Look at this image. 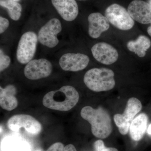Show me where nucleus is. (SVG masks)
Returning <instances> with one entry per match:
<instances>
[{
	"mask_svg": "<svg viewBox=\"0 0 151 151\" xmlns=\"http://www.w3.org/2000/svg\"><path fill=\"white\" fill-rule=\"evenodd\" d=\"M147 133L151 135V124L149 126L147 129Z\"/></svg>",
	"mask_w": 151,
	"mask_h": 151,
	"instance_id": "a878e982",
	"label": "nucleus"
},
{
	"mask_svg": "<svg viewBox=\"0 0 151 151\" xmlns=\"http://www.w3.org/2000/svg\"><path fill=\"white\" fill-rule=\"evenodd\" d=\"M58 14L64 20L71 22L77 18L79 8L76 0H50Z\"/></svg>",
	"mask_w": 151,
	"mask_h": 151,
	"instance_id": "ddd939ff",
	"label": "nucleus"
},
{
	"mask_svg": "<svg viewBox=\"0 0 151 151\" xmlns=\"http://www.w3.org/2000/svg\"><path fill=\"white\" fill-rule=\"evenodd\" d=\"M82 119L91 124L92 134L96 137L104 139L108 137L113 130L111 117L108 111L102 107L95 109L90 106L81 109Z\"/></svg>",
	"mask_w": 151,
	"mask_h": 151,
	"instance_id": "f257e3e1",
	"label": "nucleus"
},
{
	"mask_svg": "<svg viewBox=\"0 0 151 151\" xmlns=\"http://www.w3.org/2000/svg\"><path fill=\"white\" fill-rule=\"evenodd\" d=\"M150 4L151 5V0H150Z\"/></svg>",
	"mask_w": 151,
	"mask_h": 151,
	"instance_id": "c756f323",
	"label": "nucleus"
},
{
	"mask_svg": "<svg viewBox=\"0 0 151 151\" xmlns=\"http://www.w3.org/2000/svg\"><path fill=\"white\" fill-rule=\"evenodd\" d=\"M59 19L52 18L42 27L38 32V39L42 45L49 48L55 47L59 43L57 35L62 31Z\"/></svg>",
	"mask_w": 151,
	"mask_h": 151,
	"instance_id": "0eeeda50",
	"label": "nucleus"
},
{
	"mask_svg": "<svg viewBox=\"0 0 151 151\" xmlns=\"http://www.w3.org/2000/svg\"><path fill=\"white\" fill-rule=\"evenodd\" d=\"M64 147L60 142H56L52 145L46 151H64Z\"/></svg>",
	"mask_w": 151,
	"mask_h": 151,
	"instance_id": "5701e85b",
	"label": "nucleus"
},
{
	"mask_svg": "<svg viewBox=\"0 0 151 151\" xmlns=\"http://www.w3.org/2000/svg\"><path fill=\"white\" fill-rule=\"evenodd\" d=\"M94 148L95 151H118L115 148L105 147L104 142L102 140L95 141L94 144Z\"/></svg>",
	"mask_w": 151,
	"mask_h": 151,
	"instance_id": "412c9836",
	"label": "nucleus"
},
{
	"mask_svg": "<svg viewBox=\"0 0 151 151\" xmlns=\"http://www.w3.org/2000/svg\"><path fill=\"white\" fill-rule=\"evenodd\" d=\"M91 51L95 60L105 65L113 64L119 58V55L117 50L106 42L96 44L92 46Z\"/></svg>",
	"mask_w": 151,
	"mask_h": 151,
	"instance_id": "9b49d317",
	"label": "nucleus"
},
{
	"mask_svg": "<svg viewBox=\"0 0 151 151\" xmlns=\"http://www.w3.org/2000/svg\"><path fill=\"white\" fill-rule=\"evenodd\" d=\"M79 95L73 86H64L59 89L52 91L45 94L42 100L45 107L58 111L71 110L78 103Z\"/></svg>",
	"mask_w": 151,
	"mask_h": 151,
	"instance_id": "f03ea898",
	"label": "nucleus"
},
{
	"mask_svg": "<svg viewBox=\"0 0 151 151\" xmlns=\"http://www.w3.org/2000/svg\"><path fill=\"white\" fill-rule=\"evenodd\" d=\"M148 122L147 114L142 113L134 119L129 128L130 136L135 141L140 140L145 134Z\"/></svg>",
	"mask_w": 151,
	"mask_h": 151,
	"instance_id": "dca6fc26",
	"label": "nucleus"
},
{
	"mask_svg": "<svg viewBox=\"0 0 151 151\" xmlns=\"http://www.w3.org/2000/svg\"><path fill=\"white\" fill-rule=\"evenodd\" d=\"M34 151H42V150H41V149H38V150H36Z\"/></svg>",
	"mask_w": 151,
	"mask_h": 151,
	"instance_id": "bb28decb",
	"label": "nucleus"
},
{
	"mask_svg": "<svg viewBox=\"0 0 151 151\" xmlns=\"http://www.w3.org/2000/svg\"><path fill=\"white\" fill-rule=\"evenodd\" d=\"M113 70L109 68H93L85 73L84 82L89 89L94 92L109 91L116 85Z\"/></svg>",
	"mask_w": 151,
	"mask_h": 151,
	"instance_id": "7ed1b4c3",
	"label": "nucleus"
},
{
	"mask_svg": "<svg viewBox=\"0 0 151 151\" xmlns=\"http://www.w3.org/2000/svg\"><path fill=\"white\" fill-rule=\"evenodd\" d=\"M151 41L145 35H140L136 40L129 41L127 44V47L129 51L134 52L139 57L145 56L146 51L150 47Z\"/></svg>",
	"mask_w": 151,
	"mask_h": 151,
	"instance_id": "a211bd4d",
	"label": "nucleus"
},
{
	"mask_svg": "<svg viewBox=\"0 0 151 151\" xmlns=\"http://www.w3.org/2000/svg\"><path fill=\"white\" fill-rule=\"evenodd\" d=\"M76 1H87V0H76Z\"/></svg>",
	"mask_w": 151,
	"mask_h": 151,
	"instance_id": "cd10ccee",
	"label": "nucleus"
},
{
	"mask_svg": "<svg viewBox=\"0 0 151 151\" xmlns=\"http://www.w3.org/2000/svg\"><path fill=\"white\" fill-rule=\"evenodd\" d=\"M38 36L35 32L28 31L22 35L17 50V58L21 64H27L32 60L36 51Z\"/></svg>",
	"mask_w": 151,
	"mask_h": 151,
	"instance_id": "423d86ee",
	"label": "nucleus"
},
{
	"mask_svg": "<svg viewBox=\"0 0 151 151\" xmlns=\"http://www.w3.org/2000/svg\"><path fill=\"white\" fill-rule=\"evenodd\" d=\"M52 70L51 63L45 58L32 60L24 68L25 77L30 80H35L47 78Z\"/></svg>",
	"mask_w": 151,
	"mask_h": 151,
	"instance_id": "1a4fd4ad",
	"label": "nucleus"
},
{
	"mask_svg": "<svg viewBox=\"0 0 151 151\" xmlns=\"http://www.w3.org/2000/svg\"><path fill=\"white\" fill-rule=\"evenodd\" d=\"M64 151H77L75 147L71 144L67 145L64 147Z\"/></svg>",
	"mask_w": 151,
	"mask_h": 151,
	"instance_id": "b1692460",
	"label": "nucleus"
},
{
	"mask_svg": "<svg viewBox=\"0 0 151 151\" xmlns=\"http://www.w3.org/2000/svg\"><path fill=\"white\" fill-rule=\"evenodd\" d=\"M13 1H19V2L21 0H13Z\"/></svg>",
	"mask_w": 151,
	"mask_h": 151,
	"instance_id": "c85d7f7f",
	"label": "nucleus"
},
{
	"mask_svg": "<svg viewBox=\"0 0 151 151\" xmlns=\"http://www.w3.org/2000/svg\"><path fill=\"white\" fill-rule=\"evenodd\" d=\"M10 58L5 54L2 50H0V71H4L9 66L11 63Z\"/></svg>",
	"mask_w": 151,
	"mask_h": 151,
	"instance_id": "aec40b11",
	"label": "nucleus"
},
{
	"mask_svg": "<svg viewBox=\"0 0 151 151\" xmlns=\"http://www.w3.org/2000/svg\"><path fill=\"white\" fill-rule=\"evenodd\" d=\"M88 33L92 38H98L102 33L108 30L110 28V22L108 19L100 13L90 14L88 16Z\"/></svg>",
	"mask_w": 151,
	"mask_h": 151,
	"instance_id": "4468645a",
	"label": "nucleus"
},
{
	"mask_svg": "<svg viewBox=\"0 0 151 151\" xmlns=\"http://www.w3.org/2000/svg\"><path fill=\"white\" fill-rule=\"evenodd\" d=\"M142 108L141 101L137 98L132 97L128 100L124 113L114 115V122L122 135H125L128 133L131 123Z\"/></svg>",
	"mask_w": 151,
	"mask_h": 151,
	"instance_id": "20e7f679",
	"label": "nucleus"
},
{
	"mask_svg": "<svg viewBox=\"0 0 151 151\" xmlns=\"http://www.w3.org/2000/svg\"><path fill=\"white\" fill-rule=\"evenodd\" d=\"M105 16L110 23L122 30L131 29L134 25V21L128 10L118 4H113L108 7L105 11Z\"/></svg>",
	"mask_w": 151,
	"mask_h": 151,
	"instance_id": "39448f33",
	"label": "nucleus"
},
{
	"mask_svg": "<svg viewBox=\"0 0 151 151\" xmlns=\"http://www.w3.org/2000/svg\"><path fill=\"white\" fill-rule=\"evenodd\" d=\"M9 129L13 132H18L21 128L32 135H37L42 129L41 124L32 116L26 114L15 115L8 121Z\"/></svg>",
	"mask_w": 151,
	"mask_h": 151,
	"instance_id": "6e6552de",
	"label": "nucleus"
},
{
	"mask_svg": "<svg viewBox=\"0 0 151 151\" xmlns=\"http://www.w3.org/2000/svg\"><path fill=\"white\" fill-rule=\"evenodd\" d=\"M127 10L133 19L142 24L151 23V5L142 0H134L130 3Z\"/></svg>",
	"mask_w": 151,
	"mask_h": 151,
	"instance_id": "f8f14e48",
	"label": "nucleus"
},
{
	"mask_svg": "<svg viewBox=\"0 0 151 151\" xmlns=\"http://www.w3.org/2000/svg\"><path fill=\"white\" fill-rule=\"evenodd\" d=\"M147 32L149 35L151 37V25L148 27L147 29Z\"/></svg>",
	"mask_w": 151,
	"mask_h": 151,
	"instance_id": "393cba45",
	"label": "nucleus"
},
{
	"mask_svg": "<svg viewBox=\"0 0 151 151\" xmlns=\"http://www.w3.org/2000/svg\"><path fill=\"white\" fill-rule=\"evenodd\" d=\"M1 151H31L27 142L16 136H9L1 143Z\"/></svg>",
	"mask_w": 151,
	"mask_h": 151,
	"instance_id": "f3484780",
	"label": "nucleus"
},
{
	"mask_svg": "<svg viewBox=\"0 0 151 151\" xmlns=\"http://www.w3.org/2000/svg\"><path fill=\"white\" fill-rule=\"evenodd\" d=\"M16 88L9 84L3 88L0 87V106L4 110L12 111L17 107L18 102L15 97Z\"/></svg>",
	"mask_w": 151,
	"mask_h": 151,
	"instance_id": "2eb2a0df",
	"label": "nucleus"
},
{
	"mask_svg": "<svg viewBox=\"0 0 151 151\" xmlns=\"http://www.w3.org/2000/svg\"><path fill=\"white\" fill-rule=\"evenodd\" d=\"M89 60V57L82 53H67L60 58L59 64L63 70L76 72L86 68Z\"/></svg>",
	"mask_w": 151,
	"mask_h": 151,
	"instance_id": "9d476101",
	"label": "nucleus"
},
{
	"mask_svg": "<svg viewBox=\"0 0 151 151\" xmlns=\"http://www.w3.org/2000/svg\"><path fill=\"white\" fill-rule=\"evenodd\" d=\"M9 25V22L8 19L0 17V33L2 34L7 29Z\"/></svg>",
	"mask_w": 151,
	"mask_h": 151,
	"instance_id": "4be33fe9",
	"label": "nucleus"
},
{
	"mask_svg": "<svg viewBox=\"0 0 151 151\" xmlns=\"http://www.w3.org/2000/svg\"><path fill=\"white\" fill-rule=\"evenodd\" d=\"M0 6L6 10L12 19L17 21L20 18L23 8L19 2L13 0H0Z\"/></svg>",
	"mask_w": 151,
	"mask_h": 151,
	"instance_id": "6ab92c4d",
	"label": "nucleus"
}]
</instances>
